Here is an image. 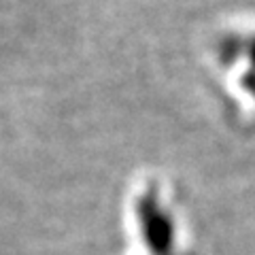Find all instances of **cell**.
<instances>
[{
  "instance_id": "6da1fadb",
  "label": "cell",
  "mask_w": 255,
  "mask_h": 255,
  "mask_svg": "<svg viewBox=\"0 0 255 255\" xmlns=\"http://www.w3.org/2000/svg\"><path fill=\"white\" fill-rule=\"evenodd\" d=\"M138 219H140V230L145 236V243L155 255H168L174 245V230L172 221L168 219L157 202L155 189H149L145 196L136 204Z\"/></svg>"
},
{
  "instance_id": "7a4b0ae2",
  "label": "cell",
  "mask_w": 255,
  "mask_h": 255,
  "mask_svg": "<svg viewBox=\"0 0 255 255\" xmlns=\"http://www.w3.org/2000/svg\"><path fill=\"white\" fill-rule=\"evenodd\" d=\"M238 49H241V43H238L236 38H228V41H223V45H221V58L226 62H230L234 55L241 53Z\"/></svg>"
},
{
  "instance_id": "3957f363",
  "label": "cell",
  "mask_w": 255,
  "mask_h": 255,
  "mask_svg": "<svg viewBox=\"0 0 255 255\" xmlns=\"http://www.w3.org/2000/svg\"><path fill=\"white\" fill-rule=\"evenodd\" d=\"M249 58H251L253 66H255V41H251V45H249Z\"/></svg>"
}]
</instances>
